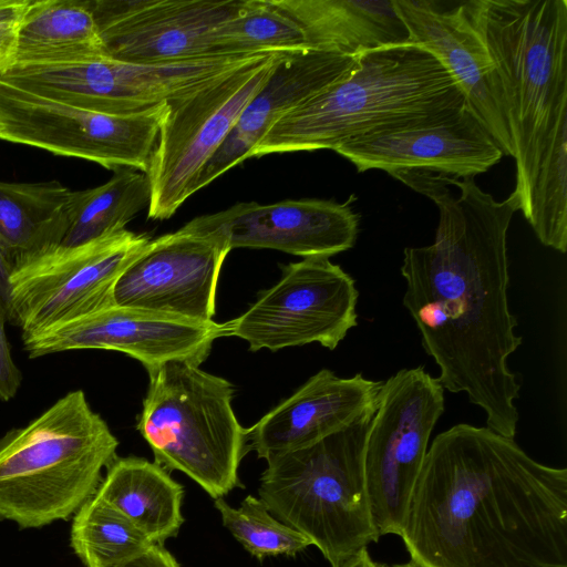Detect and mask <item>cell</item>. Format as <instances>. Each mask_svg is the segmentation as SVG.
I'll list each match as a JSON object with an SVG mask.
<instances>
[{
  "mask_svg": "<svg viewBox=\"0 0 567 567\" xmlns=\"http://www.w3.org/2000/svg\"><path fill=\"white\" fill-rule=\"evenodd\" d=\"M350 204L351 199L317 198L237 203L185 226L221 236L230 249L266 248L303 258H330L357 241L360 216Z\"/></svg>",
  "mask_w": 567,
  "mask_h": 567,
  "instance_id": "17",
  "label": "cell"
},
{
  "mask_svg": "<svg viewBox=\"0 0 567 567\" xmlns=\"http://www.w3.org/2000/svg\"><path fill=\"white\" fill-rule=\"evenodd\" d=\"M72 190L58 181H0V240L12 265L60 245L68 228Z\"/></svg>",
  "mask_w": 567,
  "mask_h": 567,
  "instance_id": "25",
  "label": "cell"
},
{
  "mask_svg": "<svg viewBox=\"0 0 567 567\" xmlns=\"http://www.w3.org/2000/svg\"><path fill=\"white\" fill-rule=\"evenodd\" d=\"M18 23H0V76L14 62Z\"/></svg>",
  "mask_w": 567,
  "mask_h": 567,
  "instance_id": "32",
  "label": "cell"
},
{
  "mask_svg": "<svg viewBox=\"0 0 567 567\" xmlns=\"http://www.w3.org/2000/svg\"><path fill=\"white\" fill-rule=\"evenodd\" d=\"M70 545L85 567H115L154 543L123 513L94 495L73 515Z\"/></svg>",
  "mask_w": 567,
  "mask_h": 567,
  "instance_id": "27",
  "label": "cell"
},
{
  "mask_svg": "<svg viewBox=\"0 0 567 567\" xmlns=\"http://www.w3.org/2000/svg\"><path fill=\"white\" fill-rule=\"evenodd\" d=\"M358 61L359 55L312 49L284 52L266 83L202 169L195 193L248 159L251 150L286 113L347 76Z\"/></svg>",
  "mask_w": 567,
  "mask_h": 567,
  "instance_id": "21",
  "label": "cell"
},
{
  "mask_svg": "<svg viewBox=\"0 0 567 567\" xmlns=\"http://www.w3.org/2000/svg\"><path fill=\"white\" fill-rule=\"evenodd\" d=\"M167 103V102H166ZM166 103L134 114L66 104L0 79V140L147 174Z\"/></svg>",
  "mask_w": 567,
  "mask_h": 567,
  "instance_id": "11",
  "label": "cell"
},
{
  "mask_svg": "<svg viewBox=\"0 0 567 567\" xmlns=\"http://www.w3.org/2000/svg\"><path fill=\"white\" fill-rule=\"evenodd\" d=\"M264 54L213 55L169 64L97 56L54 64H14L0 79L70 105L134 114L186 94Z\"/></svg>",
  "mask_w": 567,
  "mask_h": 567,
  "instance_id": "12",
  "label": "cell"
},
{
  "mask_svg": "<svg viewBox=\"0 0 567 567\" xmlns=\"http://www.w3.org/2000/svg\"><path fill=\"white\" fill-rule=\"evenodd\" d=\"M281 270L244 313L221 323L223 337L240 338L251 351L315 342L334 350L358 324L354 279L329 258H303Z\"/></svg>",
  "mask_w": 567,
  "mask_h": 567,
  "instance_id": "13",
  "label": "cell"
},
{
  "mask_svg": "<svg viewBox=\"0 0 567 567\" xmlns=\"http://www.w3.org/2000/svg\"><path fill=\"white\" fill-rule=\"evenodd\" d=\"M301 29L308 49L346 55L411 43L394 1L272 0Z\"/></svg>",
  "mask_w": 567,
  "mask_h": 567,
  "instance_id": "22",
  "label": "cell"
},
{
  "mask_svg": "<svg viewBox=\"0 0 567 567\" xmlns=\"http://www.w3.org/2000/svg\"><path fill=\"white\" fill-rule=\"evenodd\" d=\"M146 174L117 168L104 184L72 192L68 228L60 245L79 246L125 229L150 203Z\"/></svg>",
  "mask_w": 567,
  "mask_h": 567,
  "instance_id": "26",
  "label": "cell"
},
{
  "mask_svg": "<svg viewBox=\"0 0 567 567\" xmlns=\"http://www.w3.org/2000/svg\"><path fill=\"white\" fill-rule=\"evenodd\" d=\"M503 86L513 194L539 241L567 250V1H461Z\"/></svg>",
  "mask_w": 567,
  "mask_h": 567,
  "instance_id": "3",
  "label": "cell"
},
{
  "mask_svg": "<svg viewBox=\"0 0 567 567\" xmlns=\"http://www.w3.org/2000/svg\"><path fill=\"white\" fill-rule=\"evenodd\" d=\"M29 3L30 0H0V23L20 21Z\"/></svg>",
  "mask_w": 567,
  "mask_h": 567,
  "instance_id": "35",
  "label": "cell"
},
{
  "mask_svg": "<svg viewBox=\"0 0 567 567\" xmlns=\"http://www.w3.org/2000/svg\"><path fill=\"white\" fill-rule=\"evenodd\" d=\"M6 316L0 308V400L3 402L14 398L22 382V373L13 361L6 336Z\"/></svg>",
  "mask_w": 567,
  "mask_h": 567,
  "instance_id": "30",
  "label": "cell"
},
{
  "mask_svg": "<svg viewBox=\"0 0 567 567\" xmlns=\"http://www.w3.org/2000/svg\"><path fill=\"white\" fill-rule=\"evenodd\" d=\"M107 56L89 0H30L18 23L14 64Z\"/></svg>",
  "mask_w": 567,
  "mask_h": 567,
  "instance_id": "24",
  "label": "cell"
},
{
  "mask_svg": "<svg viewBox=\"0 0 567 567\" xmlns=\"http://www.w3.org/2000/svg\"><path fill=\"white\" fill-rule=\"evenodd\" d=\"M414 43L435 56L462 89L467 107L505 155L513 156L506 104L496 65L461 2L393 0Z\"/></svg>",
  "mask_w": 567,
  "mask_h": 567,
  "instance_id": "19",
  "label": "cell"
},
{
  "mask_svg": "<svg viewBox=\"0 0 567 567\" xmlns=\"http://www.w3.org/2000/svg\"><path fill=\"white\" fill-rule=\"evenodd\" d=\"M12 267V260L0 240V308L9 322H11L12 316L10 296V276Z\"/></svg>",
  "mask_w": 567,
  "mask_h": 567,
  "instance_id": "33",
  "label": "cell"
},
{
  "mask_svg": "<svg viewBox=\"0 0 567 567\" xmlns=\"http://www.w3.org/2000/svg\"><path fill=\"white\" fill-rule=\"evenodd\" d=\"M439 208L433 244L406 247L400 268L403 306L414 320L437 380L463 392L486 415L487 427L514 439L520 375L508 358L523 338L508 303L507 231L519 200L497 202L473 176L457 179L424 171L391 174Z\"/></svg>",
  "mask_w": 567,
  "mask_h": 567,
  "instance_id": "1",
  "label": "cell"
},
{
  "mask_svg": "<svg viewBox=\"0 0 567 567\" xmlns=\"http://www.w3.org/2000/svg\"><path fill=\"white\" fill-rule=\"evenodd\" d=\"M377 409V408H375ZM374 411L310 445L267 460L259 498L337 567L379 536L364 477V447Z\"/></svg>",
  "mask_w": 567,
  "mask_h": 567,
  "instance_id": "6",
  "label": "cell"
},
{
  "mask_svg": "<svg viewBox=\"0 0 567 567\" xmlns=\"http://www.w3.org/2000/svg\"><path fill=\"white\" fill-rule=\"evenodd\" d=\"M333 151L358 172L424 171L454 178L484 173L504 155L467 104L435 121L349 140Z\"/></svg>",
  "mask_w": 567,
  "mask_h": 567,
  "instance_id": "18",
  "label": "cell"
},
{
  "mask_svg": "<svg viewBox=\"0 0 567 567\" xmlns=\"http://www.w3.org/2000/svg\"><path fill=\"white\" fill-rule=\"evenodd\" d=\"M381 385L361 373L341 378L321 369L247 429L248 449L267 461L316 443L374 411Z\"/></svg>",
  "mask_w": 567,
  "mask_h": 567,
  "instance_id": "20",
  "label": "cell"
},
{
  "mask_svg": "<svg viewBox=\"0 0 567 567\" xmlns=\"http://www.w3.org/2000/svg\"><path fill=\"white\" fill-rule=\"evenodd\" d=\"M109 58L169 64L213 56L212 34L244 0H89Z\"/></svg>",
  "mask_w": 567,
  "mask_h": 567,
  "instance_id": "16",
  "label": "cell"
},
{
  "mask_svg": "<svg viewBox=\"0 0 567 567\" xmlns=\"http://www.w3.org/2000/svg\"><path fill=\"white\" fill-rule=\"evenodd\" d=\"M284 52L260 55L166 103L150 169V219L171 218Z\"/></svg>",
  "mask_w": 567,
  "mask_h": 567,
  "instance_id": "8",
  "label": "cell"
},
{
  "mask_svg": "<svg viewBox=\"0 0 567 567\" xmlns=\"http://www.w3.org/2000/svg\"><path fill=\"white\" fill-rule=\"evenodd\" d=\"M400 537L417 567H567V470L456 424L429 447Z\"/></svg>",
  "mask_w": 567,
  "mask_h": 567,
  "instance_id": "2",
  "label": "cell"
},
{
  "mask_svg": "<svg viewBox=\"0 0 567 567\" xmlns=\"http://www.w3.org/2000/svg\"><path fill=\"white\" fill-rule=\"evenodd\" d=\"M115 567H181L163 545L154 544L142 555Z\"/></svg>",
  "mask_w": 567,
  "mask_h": 567,
  "instance_id": "31",
  "label": "cell"
},
{
  "mask_svg": "<svg viewBox=\"0 0 567 567\" xmlns=\"http://www.w3.org/2000/svg\"><path fill=\"white\" fill-rule=\"evenodd\" d=\"M230 250L221 236L185 225L151 239L118 278L114 303L213 321L218 278Z\"/></svg>",
  "mask_w": 567,
  "mask_h": 567,
  "instance_id": "14",
  "label": "cell"
},
{
  "mask_svg": "<svg viewBox=\"0 0 567 567\" xmlns=\"http://www.w3.org/2000/svg\"><path fill=\"white\" fill-rule=\"evenodd\" d=\"M118 440L82 390L0 437V519L21 529L66 520L93 497Z\"/></svg>",
  "mask_w": 567,
  "mask_h": 567,
  "instance_id": "5",
  "label": "cell"
},
{
  "mask_svg": "<svg viewBox=\"0 0 567 567\" xmlns=\"http://www.w3.org/2000/svg\"><path fill=\"white\" fill-rule=\"evenodd\" d=\"M337 567H417V566L412 560H409V561L402 563V564H392V565L378 563L371 558L367 548H363Z\"/></svg>",
  "mask_w": 567,
  "mask_h": 567,
  "instance_id": "34",
  "label": "cell"
},
{
  "mask_svg": "<svg viewBox=\"0 0 567 567\" xmlns=\"http://www.w3.org/2000/svg\"><path fill=\"white\" fill-rule=\"evenodd\" d=\"M444 409V388L421 365L382 381L364 447L365 485L379 538L400 536L430 436Z\"/></svg>",
  "mask_w": 567,
  "mask_h": 567,
  "instance_id": "10",
  "label": "cell"
},
{
  "mask_svg": "<svg viewBox=\"0 0 567 567\" xmlns=\"http://www.w3.org/2000/svg\"><path fill=\"white\" fill-rule=\"evenodd\" d=\"M151 240L126 228L79 246L56 245L13 264L11 323L22 340L114 303V288Z\"/></svg>",
  "mask_w": 567,
  "mask_h": 567,
  "instance_id": "9",
  "label": "cell"
},
{
  "mask_svg": "<svg viewBox=\"0 0 567 567\" xmlns=\"http://www.w3.org/2000/svg\"><path fill=\"white\" fill-rule=\"evenodd\" d=\"M224 526L255 558L267 556H296L311 545L298 530L275 517L266 504L248 495L238 508L223 497L215 499Z\"/></svg>",
  "mask_w": 567,
  "mask_h": 567,
  "instance_id": "29",
  "label": "cell"
},
{
  "mask_svg": "<svg viewBox=\"0 0 567 567\" xmlns=\"http://www.w3.org/2000/svg\"><path fill=\"white\" fill-rule=\"evenodd\" d=\"M220 337L221 323L215 321L113 305L25 339L23 346L29 358L84 349L123 352L150 375L173 360L200 365Z\"/></svg>",
  "mask_w": 567,
  "mask_h": 567,
  "instance_id": "15",
  "label": "cell"
},
{
  "mask_svg": "<svg viewBox=\"0 0 567 567\" xmlns=\"http://www.w3.org/2000/svg\"><path fill=\"white\" fill-rule=\"evenodd\" d=\"M466 105L449 71L414 43L359 54L340 81L286 113L251 150L269 154L334 150L382 131L435 121Z\"/></svg>",
  "mask_w": 567,
  "mask_h": 567,
  "instance_id": "4",
  "label": "cell"
},
{
  "mask_svg": "<svg viewBox=\"0 0 567 567\" xmlns=\"http://www.w3.org/2000/svg\"><path fill=\"white\" fill-rule=\"evenodd\" d=\"M183 495V486L167 471L135 456H116L95 493L159 545L175 537L184 523Z\"/></svg>",
  "mask_w": 567,
  "mask_h": 567,
  "instance_id": "23",
  "label": "cell"
},
{
  "mask_svg": "<svg viewBox=\"0 0 567 567\" xmlns=\"http://www.w3.org/2000/svg\"><path fill=\"white\" fill-rule=\"evenodd\" d=\"M148 379L136 429L154 462L186 474L214 499L243 487L238 468L249 449L231 406L234 384L182 360L164 363Z\"/></svg>",
  "mask_w": 567,
  "mask_h": 567,
  "instance_id": "7",
  "label": "cell"
},
{
  "mask_svg": "<svg viewBox=\"0 0 567 567\" xmlns=\"http://www.w3.org/2000/svg\"><path fill=\"white\" fill-rule=\"evenodd\" d=\"M308 49L299 25L272 0H244L240 9L215 29L212 55H254Z\"/></svg>",
  "mask_w": 567,
  "mask_h": 567,
  "instance_id": "28",
  "label": "cell"
}]
</instances>
